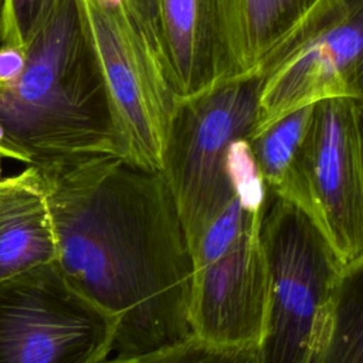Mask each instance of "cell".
<instances>
[{"mask_svg":"<svg viewBox=\"0 0 363 363\" xmlns=\"http://www.w3.org/2000/svg\"><path fill=\"white\" fill-rule=\"evenodd\" d=\"M38 170L55 262L78 292L116 319L113 353H142L191 335L193 255L163 173L119 156Z\"/></svg>","mask_w":363,"mask_h":363,"instance_id":"6da1fadb","label":"cell"},{"mask_svg":"<svg viewBox=\"0 0 363 363\" xmlns=\"http://www.w3.org/2000/svg\"><path fill=\"white\" fill-rule=\"evenodd\" d=\"M24 51L21 75L0 81V157L38 169L101 156L130 160L78 0H60Z\"/></svg>","mask_w":363,"mask_h":363,"instance_id":"7a4b0ae2","label":"cell"},{"mask_svg":"<svg viewBox=\"0 0 363 363\" xmlns=\"http://www.w3.org/2000/svg\"><path fill=\"white\" fill-rule=\"evenodd\" d=\"M261 237L269 267L261 362L319 363L345 264L306 213L271 191Z\"/></svg>","mask_w":363,"mask_h":363,"instance_id":"3957f363","label":"cell"},{"mask_svg":"<svg viewBox=\"0 0 363 363\" xmlns=\"http://www.w3.org/2000/svg\"><path fill=\"white\" fill-rule=\"evenodd\" d=\"M264 79L250 74L177 99L160 172L174 194L190 248L234 197L228 152L257 126Z\"/></svg>","mask_w":363,"mask_h":363,"instance_id":"277c9868","label":"cell"},{"mask_svg":"<svg viewBox=\"0 0 363 363\" xmlns=\"http://www.w3.org/2000/svg\"><path fill=\"white\" fill-rule=\"evenodd\" d=\"M116 330L57 262L0 281V363H101L115 352Z\"/></svg>","mask_w":363,"mask_h":363,"instance_id":"5b68a950","label":"cell"},{"mask_svg":"<svg viewBox=\"0 0 363 363\" xmlns=\"http://www.w3.org/2000/svg\"><path fill=\"white\" fill-rule=\"evenodd\" d=\"M113 102L125 123L130 160L162 170L177 95L160 55L128 0H78Z\"/></svg>","mask_w":363,"mask_h":363,"instance_id":"8992f818","label":"cell"},{"mask_svg":"<svg viewBox=\"0 0 363 363\" xmlns=\"http://www.w3.org/2000/svg\"><path fill=\"white\" fill-rule=\"evenodd\" d=\"M330 98L363 104V0H336L315 31L265 77L254 132Z\"/></svg>","mask_w":363,"mask_h":363,"instance_id":"52a82bcc","label":"cell"},{"mask_svg":"<svg viewBox=\"0 0 363 363\" xmlns=\"http://www.w3.org/2000/svg\"><path fill=\"white\" fill-rule=\"evenodd\" d=\"M262 218L221 252L193 258L189 320L197 337L224 346H259L269 303Z\"/></svg>","mask_w":363,"mask_h":363,"instance_id":"ba28073f","label":"cell"},{"mask_svg":"<svg viewBox=\"0 0 363 363\" xmlns=\"http://www.w3.org/2000/svg\"><path fill=\"white\" fill-rule=\"evenodd\" d=\"M306 166L322 230L346 264L363 254V160L353 99L315 104Z\"/></svg>","mask_w":363,"mask_h":363,"instance_id":"9c48e42d","label":"cell"},{"mask_svg":"<svg viewBox=\"0 0 363 363\" xmlns=\"http://www.w3.org/2000/svg\"><path fill=\"white\" fill-rule=\"evenodd\" d=\"M159 16L177 99L251 74L240 0H159Z\"/></svg>","mask_w":363,"mask_h":363,"instance_id":"30bf717a","label":"cell"},{"mask_svg":"<svg viewBox=\"0 0 363 363\" xmlns=\"http://www.w3.org/2000/svg\"><path fill=\"white\" fill-rule=\"evenodd\" d=\"M57 261V241L40 170L0 179V281Z\"/></svg>","mask_w":363,"mask_h":363,"instance_id":"8fae6325","label":"cell"},{"mask_svg":"<svg viewBox=\"0 0 363 363\" xmlns=\"http://www.w3.org/2000/svg\"><path fill=\"white\" fill-rule=\"evenodd\" d=\"M313 106L311 104L286 112L255 130L248 143L268 191L301 208L322 230L306 166V136Z\"/></svg>","mask_w":363,"mask_h":363,"instance_id":"7c38bea8","label":"cell"},{"mask_svg":"<svg viewBox=\"0 0 363 363\" xmlns=\"http://www.w3.org/2000/svg\"><path fill=\"white\" fill-rule=\"evenodd\" d=\"M251 74L268 75L326 18L336 0H240Z\"/></svg>","mask_w":363,"mask_h":363,"instance_id":"4fadbf2b","label":"cell"},{"mask_svg":"<svg viewBox=\"0 0 363 363\" xmlns=\"http://www.w3.org/2000/svg\"><path fill=\"white\" fill-rule=\"evenodd\" d=\"M319 363H363V254L343 265L330 333Z\"/></svg>","mask_w":363,"mask_h":363,"instance_id":"5bb4252c","label":"cell"},{"mask_svg":"<svg viewBox=\"0 0 363 363\" xmlns=\"http://www.w3.org/2000/svg\"><path fill=\"white\" fill-rule=\"evenodd\" d=\"M101 363H262L259 346H224L189 335L142 353H113Z\"/></svg>","mask_w":363,"mask_h":363,"instance_id":"9a60e30c","label":"cell"},{"mask_svg":"<svg viewBox=\"0 0 363 363\" xmlns=\"http://www.w3.org/2000/svg\"><path fill=\"white\" fill-rule=\"evenodd\" d=\"M60 0H1L0 44L24 50L54 14Z\"/></svg>","mask_w":363,"mask_h":363,"instance_id":"2e32d148","label":"cell"},{"mask_svg":"<svg viewBox=\"0 0 363 363\" xmlns=\"http://www.w3.org/2000/svg\"><path fill=\"white\" fill-rule=\"evenodd\" d=\"M128 3L133 14L139 20L140 26L146 31L153 48L164 62L163 48H162V34H160L159 0H128Z\"/></svg>","mask_w":363,"mask_h":363,"instance_id":"e0dca14e","label":"cell"},{"mask_svg":"<svg viewBox=\"0 0 363 363\" xmlns=\"http://www.w3.org/2000/svg\"><path fill=\"white\" fill-rule=\"evenodd\" d=\"M26 67V51L0 45V81H13L18 78Z\"/></svg>","mask_w":363,"mask_h":363,"instance_id":"ac0fdd59","label":"cell"},{"mask_svg":"<svg viewBox=\"0 0 363 363\" xmlns=\"http://www.w3.org/2000/svg\"><path fill=\"white\" fill-rule=\"evenodd\" d=\"M357 108V126H359V138H360V150L363 160V104H356Z\"/></svg>","mask_w":363,"mask_h":363,"instance_id":"d6986e66","label":"cell"},{"mask_svg":"<svg viewBox=\"0 0 363 363\" xmlns=\"http://www.w3.org/2000/svg\"><path fill=\"white\" fill-rule=\"evenodd\" d=\"M0 13H1V0H0Z\"/></svg>","mask_w":363,"mask_h":363,"instance_id":"ffe728a7","label":"cell"}]
</instances>
